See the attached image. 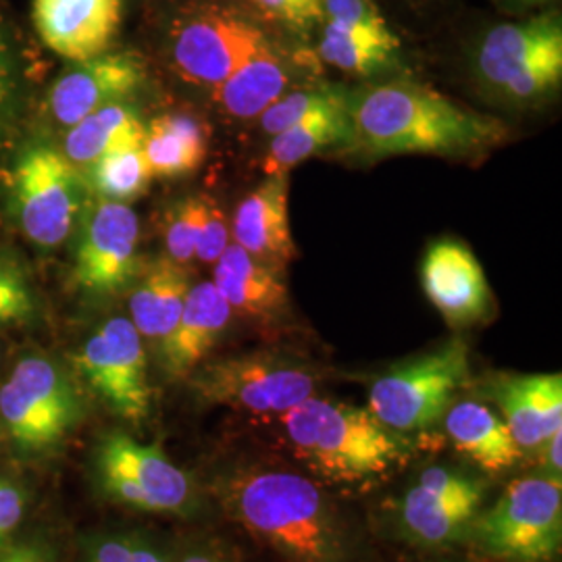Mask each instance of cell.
I'll use <instances>...</instances> for the list:
<instances>
[{"instance_id":"d6a6232c","label":"cell","mask_w":562,"mask_h":562,"mask_svg":"<svg viewBox=\"0 0 562 562\" xmlns=\"http://www.w3.org/2000/svg\"><path fill=\"white\" fill-rule=\"evenodd\" d=\"M322 13L327 23L359 27L375 34H392L373 0H323Z\"/></svg>"},{"instance_id":"603a6c76","label":"cell","mask_w":562,"mask_h":562,"mask_svg":"<svg viewBox=\"0 0 562 562\" xmlns=\"http://www.w3.org/2000/svg\"><path fill=\"white\" fill-rule=\"evenodd\" d=\"M229 223L215 199L206 194L178 202L165 222V244L171 261L215 262L229 246Z\"/></svg>"},{"instance_id":"1f68e13d","label":"cell","mask_w":562,"mask_h":562,"mask_svg":"<svg viewBox=\"0 0 562 562\" xmlns=\"http://www.w3.org/2000/svg\"><path fill=\"white\" fill-rule=\"evenodd\" d=\"M83 562H173L159 546L132 533L104 536L88 546Z\"/></svg>"},{"instance_id":"5bb4252c","label":"cell","mask_w":562,"mask_h":562,"mask_svg":"<svg viewBox=\"0 0 562 562\" xmlns=\"http://www.w3.org/2000/svg\"><path fill=\"white\" fill-rule=\"evenodd\" d=\"M138 215L125 202L99 201L88 213L74 278L92 294H115L138 273Z\"/></svg>"},{"instance_id":"f546056e","label":"cell","mask_w":562,"mask_h":562,"mask_svg":"<svg viewBox=\"0 0 562 562\" xmlns=\"http://www.w3.org/2000/svg\"><path fill=\"white\" fill-rule=\"evenodd\" d=\"M153 178L142 144L123 146L90 162L88 183L102 201L130 202L138 199Z\"/></svg>"},{"instance_id":"484cf974","label":"cell","mask_w":562,"mask_h":562,"mask_svg":"<svg viewBox=\"0 0 562 562\" xmlns=\"http://www.w3.org/2000/svg\"><path fill=\"white\" fill-rule=\"evenodd\" d=\"M350 99L344 104L319 111L271 136V144L262 157L265 176H288L296 165L331 146L346 144L350 132L348 115Z\"/></svg>"},{"instance_id":"30bf717a","label":"cell","mask_w":562,"mask_h":562,"mask_svg":"<svg viewBox=\"0 0 562 562\" xmlns=\"http://www.w3.org/2000/svg\"><path fill=\"white\" fill-rule=\"evenodd\" d=\"M76 387L59 367L44 357L15 364L0 387V417L11 440L23 450L53 448L80 422Z\"/></svg>"},{"instance_id":"ac0fdd59","label":"cell","mask_w":562,"mask_h":562,"mask_svg":"<svg viewBox=\"0 0 562 562\" xmlns=\"http://www.w3.org/2000/svg\"><path fill=\"white\" fill-rule=\"evenodd\" d=\"M42 42L63 59L83 63L109 50L121 23V0H34Z\"/></svg>"},{"instance_id":"2e32d148","label":"cell","mask_w":562,"mask_h":562,"mask_svg":"<svg viewBox=\"0 0 562 562\" xmlns=\"http://www.w3.org/2000/svg\"><path fill=\"white\" fill-rule=\"evenodd\" d=\"M146 80L140 55L120 50L102 53L78 63L50 90V111L55 120L71 127L106 104L134 94Z\"/></svg>"},{"instance_id":"8992f818","label":"cell","mask_w":562,"mask_h":562,"mask_svg":"<svg viewBox=\"0 0 562 562\" xmlns=\"http://www.w3.org/2000/svg\"><path fill=\"white\" fill-rule=\"evenodd\" d=\"M319 378L315 367L292 355L259 350L199 367L192 387L202 404L281 417L315 396Z\"/></svg>"},{"instance_id":"4316f807","label":"cell","mask_w":562,"mask_h":562,"mask_svg":"<svg viewBox=\"0 0 562 562\" xmlns=\"http://www.w3.org/2000/svg\"><path fill=\"white\" fill-rule=\"evenodd\" d=\"M206 132L202 123L183 113H165L148 123L142 150L150 173L178 178L192 173L206 157Z\"/></svg>"},{"instance_id":"9c48e42d","label":"cell","mask_w":562,"mask_h":562,"mask_svg":"<svg viewBox=\"0 0 562 562\" xmlns=\"http://www.w3.org/2000/svg\"><path fill=\"white\" fill-rule=\"evenodd\" d=\"M487 483L459 469L434 464L423 469L396 504V525L406 542L422 548L464 543L482 513Z\"/></svg>"},{"instance_id":"277c9868","label":"cell","mask_w":562,"mask_h":562,"mask_svg":"<svg viewBox=\"0 0 562 562\" xmlns=\"http://www.w3.org/2000/svg\"><path fill=\"white\" fill-rule=\"evenodd\" d=\"M498 562H552L562 546V483L529 475L508 483L503 496L482 508L467 542Z\"/></svg>"},{"instance_id":"6da1fadb","label":"cell","mask_w":562,"mask_h":562,"mask_svg":"<svg viewBox=\"0 0 562 562\" xmlns=\"http://www.w3.org/2000/svg\"><path fill=\"white\" fill-rule=\"evenodd\" d=\"M223 510L285 562H359L361 533L322 485L290 469L234 464L215 477Z\"/></svg>"},{"instance_id":"8fae6325","label":"cell","mask_w":562,"mask_h":562,"mask_svg":"<svg viewBox=\"0 0 562 562\" xmlns=\"http://www.w3.org/2000/svg\"><path fill=\"white\" fill-rule=\"evenodd\" d=\"M76 364L92 392L125 422L150 413L146 352L138 329L125 317H113L81 346Z\"/></svg>"},{"instance_id":"3957f363","label":"cell","mask_w":562,"mask_h":562,"mask_svg":"<svg viewBox=\"0 0 562 562\" xmlns=\"http://www.w3.org/2000/svg\"><path fill=\"white\" fill-rule=\"evenodd\" d=\"M281 427L296 459L317 477L338 485H373L413 457L415 443L346 402L306 398L281 415Z\"/></svg>"},{"instance_id":"7402d4cb","label":"cell","mask_w":562,"mask_h":562,"mask_svg":"<svg viewBox=\"0 0 562 562\" xmlns=\"http://www.w3.org/2000/svg\"><path fill=\"white\" fill-rule=\"evenodd\" d=\"M452 446L487 475H503L525 459L503 417L485 402H452L443 415Z\"/></svg>"},{"instance_id":"e575fe53","label":"cell","mask_w":562,"mask_h":562,"mask_svg":"<svg viewBox=\"0 0 562 562\" xmlns=\"http://www.w3.org/2000/svg\"><path fill=\"white\" fill-rule=\"evenodd\" d=\"M252 2L269 18L283 21L296 30L311 27L315 21L323 18V0H252Z\"/></svg>"},{"instance_id":"7c38bea8","label":"cell","mask_w":562,"mask_h":562,"mask_svg":"<svg viewBox=\"0 0 562 562\" xmlns=\"http://www.w3.org/2000/svg\"><path fill=\"white\" fill-rule=\"evenodd\" d=\"M261 30L225 9H204L173 32V65L181 78L215 90L267 44Z\"/></svg>"},{"instance_id":"cb8c5ba5","label":"cell","mask_w":562,"mask_h":562,"mask_svg":"<svg viewBox=\"0 0 562 562\" xmlns=\"http://www.w3.org/2000/svg\"><path fill=\"white\" fill-rule=\"evenodd\" d=\"M292 76L294 71L290 63L281 57L271 42H267L257 55L213 90L215 101L232 117L252 120L280 101L292 83Z\"/></svg>"},{"instance_id":"4dcf8cb0","label":"cell","mask_w":562,"mask_h":562,"mask_svg":"<svg viewBox=\"0 0 562 562\" xmlns=\"http://www.w3.org/2000/svg\"><path fill=\"white\" fill-rule=\"evenodd\" d=\"M348 99H350V92L338 86H315V88H301V90L285 92L280 101L273 102L259 115L261 130L269 136H276L304 117L344 104Z\"/></svg>"},{"instance_id":"d6986e66","label":"cell","mask_w":562,"mask_h":562,"mask_svg":"<svg viewBox=\"0 0 562 562\" xmlns=\"http://www.w3.org/2000/svg\"><path fill=\"white\" fill-rule=\"evenodd\" d=\"M213 283L232 313L244 319L273 325L290 311L285 269L252 257L236 241L215 261Z\"/></svg>"},{"instance_id":"60d3db41","label":"cell","mask_w":562,"mask_h":562,"mask_svg":"<svg viewBox=\"0 0 562 562\" xmlns=\"http://www.w3.org/2000/svg\"><path fill=\"white\" fill-rule=\"evenodd\" d=\"M0 482H2V477H0Z\"/></svg>"},{"instance_id":"83f0119b","label":"cell","mask_w":562,"mask_h":562,"mask_svg":"<svg viewBox=\"0 0 562 562\" xmlns=\"http://www.w3.org/2000/svg\"><path fill=\"white\" fill-rule=\"evenodd\" d=\"M144 132L146 127L136 111L123 102H113L69 127L65 157L69 162L90 165L111 150L142 144Z\"/></svg>"},{"instance_id":"44dd1931","label":"cell","mask_w":562,"mask_h":562,"mask_svg":"<svg viewBox=\"0 0 562 562\" xmlns=\"http://www.w3.org/2000/svg\"><path fill=\"white\" fill-rule=\"evenodd\" d=\"M288 190V176H267V180L238 204L232 222V236L240 248L283 269L296 257Z\"/></svg>"},{"instance_id":"ab89813d","label":"cell","mask_w":562,"mask_h":562,"mask_svg":"<svg viewBox=\"0 0 562 562\" xmlns=\"http://www.w3.org/2000/svg\"><path fill=\"white\" fill-rule=\"evenodd\" d=\"M7 99V71H4V63L0 59V109Z\"/></svg>"},{"instance_id":"ffe728a7","label":"cell","mask_w":562,"mask_h":562,"mask_svg":"<svg viewBox=\"0 0 562 562\" xmlns=\"http://www.w3.org/2000/svg\"><path fill=\"white\" fill-rule=\"evenodd\" d=\"M232 308L213 281L190 288L180 319L161 341V362L171 380L190 378L222 340L232 322Z\"/></svg>"},{"instance_id":"d590c367","label":"cell","mask_w":562,"mask_h":562,"mask_svg":"<svg viewBox=\"0 0 562 562\" xmlns=\"http://www.w3.org/2000/svg\"><path fill=\"white\" fill-rule=\"evenodd\" d=\"M25 515V494L15 483L0 482V548H4Z\"/></svg>"},{"instance_id":"ba28073f","label":"cell","mask_w":562,"mask_h":562,"mask_svg":"<svg viewBox=\"0 0 562 562\" xmlns=\"http://www.w3.org/2000/svg\"><path fill=\"white\" fill-rule=\"evenodd\" d=\"M94 473L109 501L142 513L192 515L199 504L192 477L161 446L138 442L123 431L106 434L99 442Z\"/></svg>"},{"instance_id":"5b68a950","label":"cell","mask_w":562,"mask_h":562,"mask_svg":"<svg viewBox=\"0 0 562 562\" xmlns=\"http://www.w3.org/2000/svg\"><path fill=\"white\" fill-rule=\"evenodd\" d=\"M471 378L469 348L462 340L398 362L382 373L369 390V411L385 427L411 436L442 422Z\"/></svg>"},{"instance_id":"52a82bcc","label":"cell","mask_w":562,"mask_h":562,"mask_svg":"<svg viewBox=\"0 0 562 562\" xmlns=\"http://www.w3.org/2000/svg\"><path fill=\"white\" fill-rule=\"evenodd\" d=\"M477 71L485 86L506 101H542L561 86V18L550 13L496 25L480 44Z\"/></svg>"},{"instance_id":"836d02e7","label":"cell","mask_w":562,"mask_h":562,"mask_svg":"<svg viewBox=\"0 0 562 562\" xmlns=\"http://www.w3.org/2000/svg\"><path fill=\"white\" fill-rule=\"evenodd\" d=\"M34 302L20 271L0 262V323L23 322L32 315Z\"/></svg>"},{"instance_id":"e0dca14e","label":"cell","mask_w":562,"mask_h":562,"mask_svg":"<svg viewBox=\"0 0 562 562\" xmlns=\"http://www.w3.org/2000/svg\"><path fill=\"white\" fill-rule=\"evenodd\" d=\"M485 396L498 406L504 423L522 452H540L562 429L561 373H501L485 385Z\"/></svg>"},{"instance_id":"9a60e30c","label":"cell","mask_w":562,"mask_h":562,"mask_svg":"<svg viewBox=\"0 0 562 562\" xmlns=\"http://www.w3.org/2000/svg\"><path fill=\"white\" fill-rule=\"evenodd\" d=\"M422 285L425 296L452 329L485 323L494 311L482 265L461 241H434L425 250Z\"/></svg>"},{"instance_id":"8d00e7d4","label":"cell","mask_w":562,"mask_h":562,"mask_svg":"<svg viewBox=\"0 0 562 562\" xmlns=\"http://www.w3.org/2000/svg\"><path fill=\"white\" fill-rule=\"evenodd\" d=\"M0 562H55L46 546L20 542L0 548Z\"/></svg>"},{"instance_id":"7a4b0ae2","label":"cell","mask_w":562,"mask_h":562,"mask_svg":"<svg viewBox=\"0 0 562 562\" xmlns=\"http://www.w3.org/2000/svg\"><path fill=\"white\" fill-rule=\"evenodd\" d=\"M346 150L362 159L396 155L469 157L506 140L496 117L469 111L434 88L394 80L350 92Z\"/></svg>"},{"instance_id":"f35d334b","label":"cell","mask_w":562,"mask_h":562,"mask_svg":"<svg viewBox=\"0 0 562 562\" xmlns=\"http://www.w3.org/2000/svg\"><path fill=\"white\" fill-rule=\"evenodd\" d=\"M178 562H240L236 557L227 554L222 548L215 546H202L196 550H190Z\"/></svg>"},{"instance_id":"4fadbf2b","label":"cell","mask_w":562,"mask_h":562,"mask_svg":"<svg viewBox=\"0 0 562 562\" xmlns=\"http://www.w3.org/2000/svg\"><path fill=\"white\" fill-rule=\"evenodd\" d=\"M78 178L63 155L53 148H32L13 173V194L21 229L34 244L55 248L74 227L80 194Z\"/></svg>"},{"instance_id":"f1b7e54d","label":"cell","mask_w":562,"mask_h":562,"mask_svg":"<svg viewBox=\"0 0 562 562\" xmlns=\"http://www.w3.org/2000/svg\"><path fill=\"white\" fill-rule=\"evenodd\" d=\"M398 48L401 41L394 32L375 34L359 27L325 23L319 55L325 63L346 74L373 76L394 63Z\"/></svg>"},{"instance_id":"74e56055","label":"cell","mask_w":562,"mask_h":562,"mask_svg":"<svg viewBox=\"0 0 562 562\" xmlns=\"http://www.w3.org/2000/svg\"><path fill=\"white\" fill-rule=\"evenodd\" d=\"M542 461L546 464V475L561 477V431H557L548 442L543 443Z\"/></svg>"},{"instance_id":"d4e9b609","label":"cell","mask_w":562,"mask_h":562,"mask_svg":"<svg viewBox=\"0 0 562 562\" xmlns=\"http://www.w3.org/2000/svg\"><path fill=\"white\" fill-rule=\"evenodd\" d=\"M186 265L161 259L142 276L130 299V313L142 338L161 344L180 319L190 292Z\"/></svg>"}]
</instances>
